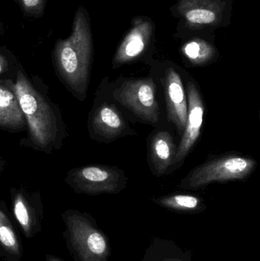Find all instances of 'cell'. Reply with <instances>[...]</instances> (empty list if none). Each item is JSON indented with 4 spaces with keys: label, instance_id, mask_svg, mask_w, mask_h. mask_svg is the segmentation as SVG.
I'll list each match as a JSON object with an SVG mask.
<instances>
[{
    "label": "cell",
    "instance_id": "obj_1",
    "mask_svg": "<svg viewBox=\"0 0 260 261\" xmlns=\"http://www.w3.org/2000/svg\"><path fill=\"white\" fill-rule=\"evenodd\" d=\"M1 80L16 94L27 124V137L20 144L47 154L61 150L68 132L61 110L50 99L49 87L41 78L29 76L18 63L13 79Z\"/></svg>",
    "mask_w": 260,
    "mask_h": 261
},
{
    "label": "cell",
    "instance_id": "obj_2",
    "mask_svg": "<svg viewBox=\"0 0 260 261\" xmlns=\"http://www.w3.org/2000/svg\"><path fill=\"white\" fill-rule=\"evenodd\" d=\"M93 59L90 15L83 6L75 13L71 34L59 38L52 52L55 73L61 84L79 101L86 99Z\"/></svg>",
    "mask_w": 260,
    "mask_h": 261
},
{
    "label": "cell",
    "instance_id": "obj_3",
    "mask_svg": "<svg viewBox=\"0 0 260 261\" xmlns=\"http://www.w3.org/2000/svg\"><path fill=\"white\" fill-rule=\"evenodd\" d=\"M233 0H177L169 8L179 20L176 37L195 33H213L230 24Z\"/></svg>",
    "mask_w": 260,
    "mask_h": 261
},
{
    "label": "cell",
    "instance_id": "obj_4",
    "mask_svg": "<svg viewBox=\"0 0 260 261\" xmlns=\"http://www.w3.org/2000/svg\"><path fill=\"white\" fill-rule=\"evenodd\" d=\"M257 162L253 158L229 153L203 163L191 170L180 182V187L194 190L213 182L247 179L254 171Z\"/></svg>",
    "mask_w": 260,
    "mask_h": 261
},
{
    "label": "cell",
    "instance_id": "obj_5",
    "mask_svg": "<svg viewBox=\"0 0 260 261\" xmlns=\"http://www.w3.org/2000/svg\"><path fill=\"white\" fill-rule=\"evenodd\" d=\"M111 97L141 122L156 125L160 120L157 87L151 77L124 79L116 83Z\"/></svg>",
    "mask_w": 260,
    "mask_h": 261
},
{
    "label": "cell",
    "instance_id": "obj_6",
    "mask_svg": "<svg viewBox=\"0 0 260 261\" xmlns=\"http://www.w3.org/2000/svg\"><path fill=\"white\" fill-rule=\"evenodd\" d=\"M96 94L87 122L90 138L107 144L118 138L133 135L134 130L131 129L122 112L114 101L107 96L103 82Z\"/></svg>",
    "mask_w": 260,
    "mask_h": 261
},
{
    "label": "cell",
    "instance_id": "obj_7",
    "mask_svg": "<svg viewBox=\"0 0 260 261\" xmlns=\"http://www.w3.org/2000/svg\"><path fill=\"white\" fill-rule=\"evenodd\" d=\"M65 239L69 251L76 261H96L106 251L105 238L95 230L86 215L69 210L63 213Z\"/></svg>",
    "mask_w": 260,
    "mask_h": 261
},
{
    "label": "cell",
    "instance_id": "obj_8",
    "mask_svg": "<svg viewBox=\"0 0 260 261\" xmlns=\"http://www.w3.org/2000/svg\"><path fill=\"white\" fill-rule=\"evenodd\" d=\"M125 172L108 165H87L71 169L66 174V184L79 194L90 196L119 193L126 187Z\"/></svg>",
    "mask_w": 260,
    "mask_h": 261
},
{
    "label": "cell",
    "instance_id": "obj_9",
    "mask_svg": "<svg viewBox=\"0 0 260 261\" xmlns=\"http://www.w3.org/2000/svg\"><path fill=\"white\" fill-rule=\"evenodd\" d=\"M155 24L148 16L134 17L129 31L119 44L112 60V69L141 58L154 43Z\"/></svg>",
    "mask_w": 260,
    "mask_h": 261
},
{
    "label": "cell",
    "instance_id": "obj_10",
    "mask_svg": "<svg viewBox=\"0 0 260 261\" xmlns=\"http://www.w3.org/2000/svg\"><path fill=\"white\" fill-rule=\"evenodd\" d=\"M188 115L186 128L177 146L174 166L180 165L195 145L201 134L206 107L200 90L193 80L189 79L186 86Z\"/></svg>",
    "mask_w": 260,
    "mask_h": 261
},
{
    "label": "cell",
    "instance_id": "obj_11",
    "mask_svg": "<svg viewBox=\"0 0 260 261\" xmlns=\"http://www.w3.org/2000/svg\"><path fill=\"white\" fill-rule=\"evenodd\" d=\"M10 193L14 217L24 236L28 239L33 237L41 228L43 218V203L40 193L13 187Z\"/></svg>",
    "mask_w": 260,
    "mask_h": 261
},
{
    "label": "cell",
    "instance_id": "obj_12",
    "mask_svg": "<svg viewBox=\"0 0 260 261\" xmlns=\"http://www.w3.org/2000/svg\"><path fill=\"white\" fill-rule=\"evenodd\" d=\"M163 85L168 121L174 124L179 133L182 135L187 120V95L181 75L175 67L170 66L165 70Z\"/></svg>",
    "mask_w": 260,
    "mask_h": 261
},
{
    "label": "cell",
    "instance_id": "obj_13",
    "mask_svg": "<svg viewBox=\"0 0 260 261\" xmlns=\"http://www.w3.org/2000/svg\"><path fill=\"white\" fill-rule=\"evenodd\" d=\"M182 37L186 41L180 47V53L191 65L201 67L218 59L219 53L214 41H212V34H189Z\"/></svg>",
    "mask_w": 260,
    "mask_h": 261
},
{
    "label": "cell",
    "instance_id": "obj_14",
    "mask_svg": "<svg viewBox=\"0 0 260 261\" xmlns=\"http://www.w3.org/2000/svg\"><path fill=\"white\" fill-rule=\"evenodd\" d=\"M177 150V146L170 132L161 130L152 135L149 143V158L156 176H164L174 167Z\"/></svg>",
    "mask_w": 260,
    "mask_h": 261
},
{
    "label": "cell",
    "instance_id": "obj_15",
    "mask_svg": "<svg viewBox=\"0 0 260 261\" xmlns=\"http://www.w3.org/2000/svg\"><path fill=\"white\" fill-rule=\"evenodd\" d=\"M0 129L17 133L27 124L15 92L0 79Z\"/></svg>",
    "mask_w": 260,
    "mask_h": 261
},
{
    "label": "cell",
    "instance_id": "obj_16",
    "mask_svg": "<svg viewBox=\"0 0 260 261\" xmlns=\"http://www.w3.org/2000/svg\"><path fill=\"white\" fill-rule=\"evenodd\" d=\"M0 250L6 256L18 260L21 256V247L16 231L6 214L0 206Z\"/></svg>",
    "mask_w": 260,
    "mask_h": 261
},
{
    "label": "cell",
    "instance_id": "obj_17",
    "mask_svg": "<svg viewBox=\"0 0 260 261\" xmlns=\"http://www.w3.org/2000/svg\"><path fill=\"white\" fill-rule=\"evenodd\" d=\"M157 202L164 206L183 210H197L201 205L200 199L191 195L177 194L165 196L159 199Z\"/></svg>",
    "mask_w": 260,
    "mask_h": 261
},
{
    "label": "cell",
    "instance_id": "obj_18",
    "mask_svg": "<svg viewBox=\"0 0 260 261\" xmlns=\"http://www.w3.org/2000/svg\"><path fill=\"white\" fill-rule=\"evenodd\" d=\"M23 15L27 18H39L44 14L47 0H15Z\"/></svg>",
    "mask_w": 260,
    "mask_h": 261
},
{
    "label": "cell",
    "instance_id": "obj_19",
    "mask_svg": "<svg viewBox=\"0 0 260 261\" xmlns=\"http://www.w3.org/2000/svg\"><path fill=\"white\" fill-rule=\"evenodd\" d=\"M18 62L14 55L5 47H0V76L13 71Z\"/></svg>",
    "mask_w": 260,
    "mask_h": 261
},
{
    "label": "cell",
    "instance_id": "obj_20",
    "mask_svg": "<svg viewBox=\"0 0 260 261\" xmlns=\"http://www.w3.org/2000/svg\"><path fill=\"white\" fill-rule=\"evenodd\" d=\"M6 165H7V162L0 156V176H1L3 170L6 168Z\"/></svg>",
    "mask_w": 260,
    "mask_h": 261
}]
</instances>
